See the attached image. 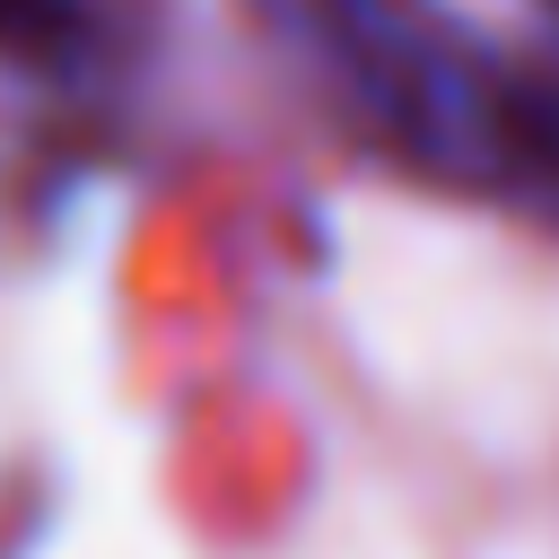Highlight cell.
I'll return each mask as SVG.
<instances>
[{
	"label": "cell",
	"instance_id": "obj_1",
	"mask_svg": "<svg viewBox=\"0 0 559 559\" xmlns=\"http://www.w3.org/2000/svg\"><path fill=\"white\" fill-rule=\"evenodd\" d=\"M297 79L428 183H507V61L445 0H262Z\"/></svg>",
	"mask_w": 559,
	"mask_h": 559
},
{
	"label": "cell",
	"instance_id": "obj_2",
	"mask_svg": "<svg viewBox=\"0 0 559 559\" xmlns=\"http://www.w3.org/2000/svg\"><path fill=\"white\" fill-rule=\"evenodd\" d=\"M559 218V61H507V183Z\"/></svg>",
	"mask_w": 559,
	"mask_h": 559
},
{
	"label": "cell",
	"instance_id": "obj_4",
	"mask_svg": "<svg viewBox=\"0 0 559 559\" xmlns=\"http://www.w3.org/2000/svg\"><path fill=\"white\" fill-rule=\"evenodd\" d=\"M542 9H550V17H559V0H542Z\"/></svg>",
	"mask_w": 559,
	"mask_h": 559
},
{
	"label": "cell",
	"instance_id": "obj_3",
	"mask_svg": "<svg viewBox=\"0 0 559 559\" xmlns=\"http://www.w3.org/2000/svg\"><path fill=\"white\" fill-rule=\"evenodd\" d=\"M105 52L96 0H0V61L26 79H87Z\"/></svg>",
	"mask_w": 559,
	"mask_h": 559
}]
</instances>
